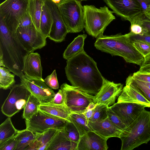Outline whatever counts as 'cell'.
Instances as JSON below:
<instances>
[{
    "instance_id": "6da1fadb",
    "label": "cell",
    "mask_w": 150,
    "mask_h": 150,
    "mask_svg": "<svg viewBox=\"0 0 150 150\" xmlns=\"http://www.w3.org/2000/svg\"><path fill=\"white\" fill-rule=\"evenodd\" d=\"M71 85L87 93L96 95L103 82V78L96 62L84 50L67 61L65 68Z\"/></svg>"
},
{
    "instance_id": "7a4b0ae2",
    "label": "cell",
    "mask_w": 150,
    "mask_h": 150,
    "mask_svg": "<svg viewBox=\"0 0 150 150\" xmlns=\"http://www.w3.org/2000/svg\"><path fill=\"white\" fill-rule=\"evenodd\" d=\"M16 31L10 30L0 18V66L20 77L24 74V61L29 53L19 41Z\"/></svg>"
},
{
    "instance_id": "3957f363",
    "label": "cell",
    "mask_w": 150,
    "mask_h": 150,
    "mask_svg": "<svg viewBox=\"0 0 150 150\" xmlns=\"http://www.w3.org/2000/svg\"><path fill=\"white\" fill-rule=\"evenodd\" d=\"M94 45L98 50L112 56L122 57L127 63L140 65L144 60V57L134 47L127 34L102 35L97 38Z\"/></svg>"
},
{
    "instance_id": "277c9868",
    "label": "cell",
    "mask_w": 150,
    "mask_h": 150,
    "mask_svg": "<svg viewBox=\"0 0 150 150\" xmlns=\"http://www.w3.org/2000/svg\"><path fill=\"white\" fill-rule=\"evenodd\" d=\"M120 138L121 150H132L150 141V111L144 109L137 119L123 130Z\"/></svg>"
},
{
    "instance_id": "5b68a950",
    "label": "cell",
    "mask_w": 150,
    "mask_h": 150,
    "mask_svg": "<svg viewBox=\"0 0 150 150\" xmlns=\"http://www.w3.org/2000/svg\"><path fill=\"white\" fill-rule=\"evenodd\" d=\"M83 8L84 28L89 35L94 38L103 35L106 27L115 19L113 11L106 6L98 8L85 5Z\"/></svg>"
},
{
    "instance_id": "8992f818",
    "label": "cell",
    "mask_w": 150,
    "mask_h": 150,
    "mask_svg": "<svg viewBox=\"0 0 150 150\" xmlns=\"http://www.w3.org/2000/svg\"><path fill=\"white\" fill-rule=\"evenodd\" d=\"M69 33H76L84 28V8L79 0H61L57 4Z\"/></svg>"
},
{
    "instance_id": "52a82bcc",
    "label": "cell",
    "mask_w": 150,
    "mask_h": 150,
    "mask_svg": "<svg viewBox=\"0 0 150 150\" xmlns=\"http://www.w3.org/2000/svg\"><path fill=\"white\" fill-rule=\"evenodd\" d=\"M60 89L63 95L64 105L72 112L83 113L89 104L93 102L94 96L76 87L64 83L60 86Z\"/></svg>"
},
{
    "instance_id": "ba28073f",
    "label": "cell",
    "mask_w": 150,
    "mask_h": 150,
    "mask_svg": "<svg viewBox=\"0 0 150 150\" xmlns=\"http://www.w3.org/2000/svg\"><path fill=\"white\" fill-rule=\"evenodd\" d=\"M29 0H5L0 5V18L11 30L16 31L20 20L27 11Z\"/></svg>"
},
{
    "instance_id": "9c48e42d",
    "label": "cell",
    "mask_w": 150,
    "mask_h": 150,
    "mask_svg": "<svg viewBox=\"0 0 150 150\" xmlns=\"http://www.w3.org/2000/svg\"><path fill=\"white\" fill-rule=\"evenodd\" d=\"M31 94L22 84L15 85L11 89L8 97L1 107L2 113L11 117L24 108Z\"/></svg>"
},
{
    "instance_id": "30bf717a",
    "label": "cell",
    "mask_w": 150,
    "mask_h": 150,
    "mask_svg": "<svg viewBox=\"0 0 150 150\" xmlns=\"http://www.w3.org/2000/svg\"><path fill=\"white\" fill-rule=\"evenodd\" d=\"M68 121L49 115L38 110L28 120H25L26 129L35 134L42 133L50 129H64Z\"/></svg>"
},
{
    "instance_id": "8fae6325",
    "label": "cell",
    "mask_w": 150,
    "mask_h": 150,
    "mask_svg": "<svg viewBox=\"0 0 150 150\" xmlns=\"http://www.w3.org/2000/svg\"><path fill=\"white\" fill-rule=\"evenodd\" d=\"M16 33L21 44L29 53L40 49L46 44V38L33 23L28 26H18Z\"/></svg>"
},
{
    "instance_id": "7c38bea8",
    "label": "cell",
    "mask_w": 150,
    "mask_h": 150,
    "mask_svg": "<svg viewBox=\"0 0 150 150\" xmlns=\"http://www.w3.org/2000/svg\"><path fill=\"white\" fill-rule=\"evenodd\" d=\"M113 13L124 20L131 22L137 15L142 12L137 0H103Z\"/></svg>"
},
{
    "instance_id": "4fadbf2b",
    "label": "cell",
    "mask_w": 150,
    "mask_h": 150,
    "mask_svg": "<svg viewBox=\"0 0 150 150\" xmlns=\"http://www.w3.org/2000/svg\"><path fill=\"white\" fill-rule=\"evenodd\" d=\"M20 78L21 83L36 97L41 103L49 102L54 97L55 93L44 80L29 78L24 74Z\"/></svg>"
},
{
    "instance_id": "5bb4252c",
    "label": "cell",
    "mask_w": 150,
    "mask_h": 150,
    "mask_svg": "<svg viewBox=\"0 0 150 150\" xmlns=\"http://www.w3.org/2000/svg\"><path fill=\"white\" fill-rule=\"evenodd\" d=\"M110 107L126 127L133 122L146 107L140 104L123 102H117Z\"/></svg>"
},
{
    "instance_id": "9a60e30c",
    "label": "cell",
    "mask_w": 150,
    "mask_h": 150,
    "mask_svg": "<svg viewBox=\"0 0 150 150\" xmlns=\"http://www.w3.org/2000/svg\"><path fill=\"white\" fill-rule=\"evenodd\" d=\"M45 2L51 12L53 23L48 38L57 42L63 41L68 31L57 5L50 0Z\"/></svg>"
},
{
    "instance_id": "2e32d148",
    "label": "cell",
    "mask_w": 150,
    "mask_h": 150,
    "mask_svg": "<svg viewBox=\"0 0 150 150\" xmlns=\"http://www.w3.org/2000/svg\"><path fill=\"white\" fill-rule=\"evenodd\" d=\"M123 88L122 84L115 83L104 77L103 86L98 93L94 96L93 102L96 105L104 104L109 106L113 105L121 93Z\"/></svg>"
},
{
    "instance_id": "e0dca14e",
    "label": "cell",
    "mask_w": 150,
    "mask_h": 150,
    "mask_svg": "<svg viewBox=\"0 0 150 150\" xmlns=\"http://www.w3.org/2000/svg\"><path fill=\"white\" fill-rule=\"evenodd\" d=\"M107 140L90 131L80 137L76 150H107Z\"/></svg>"
},
{
    "instance_id": "ac0fdd59",
    "label": "cell",
    "mask_w": 150,
    "mask_h": 150,
    "mask_svg": "<svg viewBox=\"0 0 150 150\" xmlns=\"http://www.w3.org/2000/svg\"><path fill=\"white\" fill-rule=\"evenodd\" d=\"M41 57L37 52L29 53L24 61L23 72L27 77L43 80Z\"/></svg>"
},
{
    "instance_id": "d6986e66",
    "label": "cell",
    "mask_w": 150,
    "mask_h": 150,
    "mask_svg": "<svg viewBox=\"0 0 150 150\" xmlns=\"http://www.w3.org/2000/svg\"><path fill=\"white\" fill-rule=\"evenodd\" d=\"M87 125L91 131L107 139L113 137L120 138L123 131L114 125L108 117L104 120L95 122L88 121Z\"/></svg>"
},
{
    "instance_id": "ffe728a7",
    "label": "cell",
    "mask_w": 150,
    "mask_h": 150,
    "mask_svg": "<svg viewBox=\"0 0 150 150\" xmlns=\"http://www.w3.org/2000/svg\"><path fill=\"white\" fill-rule=\"evenodd\" d=\"M117 103H131L140 104L150 108V101L134 86L126 84L117 99Z\"/></svg>"
},
{
    "instance_id": "44dd1931",
    "label": "cell",
    "mask_w": 150,
    "mask_h": 150,
    "mask_svg": "<svg viewBox=\"0 0 150 150\" xmlns=\"http://www.w3.org/2000/svg\"><path fill=\"white\" fill-rule=\"evenodd\" d=\"M77 144L69 139L63 129L59 130L54 135L47 150H76Z\"/></svg>"
},
{
    "instance_id": "7402d4cb",
    "label": "cell",
    "mask_w": 150,
    "mask_h": 150,
    "mask_svg": "<svg viewBox=\"0 0 150 150\" xmlns=\"http://www.w3.org/2000/svg\"><path fill=\"white\" fill-rule=\"evenodd\" d=\"M38 110L50 116L69 122V115L72 112L64 105H57L48 103H41Z\"/></svg>"
},
{
    "instance_id": "603a6c76",
    "label": "cell",
    "mask_w": 150,
    "mask_h": 150,
    "mask_svg": "<svg viewBox=\"0 0 150 150\" xmlns=\"http://www.w3.org/2000/svg\"><path fill=\"white\" fill-rule=\"evenodd\" d=\"M59 130L50 129L42 133L36 134L35 140L25 150H47L50 143Z\"/></svg>"
},
{
    "instance_id": "cb8c5ba5",
    "label": "cell",
    "mask_w": 150,
    "mask_h": 150,
    "mask_svg": "<svg viewBox=\"0 0 150 150\" xmlns=\"http://www.w3.org/2000/svg\"><path fill=\"white\" fill-rule=\"evenodd\" d=\"M87 35H78L67 46L63 54V57L67 60L84 51V41Z\"/></svg>"
},
{
    "instance_id": "d4e9b609",
    "label": "cell",
    "mask_w": 150,
    "mask_h": 150,
    "mask_svg": "<svg viewBox=\"0 0 150 150\" xmlns=\"http://www.w3.org/2000/svg\"><path fill=\"white\" fill-rule=\"evenodd\" d=\"M45 1V0H29L27 9L33 24L40 32L42 8Z\"/></svg>"
},
{
    "instance_id": "484cf974",
    "label": "cell",
    "mask_w": 150,
    "mask_h": 150,
    "mask_svg": "<svg viewBox=\"0 0 150 150\" xmlns=\"http://www.w3.org/2000/svg\"><path fill=\"white\" fill-rule=\"evenodd\" d=\"M53 23L50 11L45 1L42 8L40 22V32L46 38H48Z\"/></svg>"
},
{
    "instance_id": "4316f807",
    "label": "cell",
    "mask_w": 150,
    "mask_h": 150,
    "mask_svg": "<svg viewBox=\"0 0 150 150\" xmlns=\"http://www.w3.org/2000/svg\"><path fill=\"white\" fill-rule=\"evenodd\" d=\"M36 136V134L26 128L19 130L17 134V143L15 150H25L35 140Z\"/></svg>"
},
{
    "instance_id": "83f0119b",
    "label": "cell",
    "mask_w": 150,
    "mask_h": 150,
    "mask_svg": "<svg viewBox=\"0 0 150 150\" xmlns=\"http://www.w3.org/2000/svg\"><path fill=\"white\" fill-rule=\"evenodd\" d=\"M19 130L13 125L10 117H8L0 125V144L15 135Z\"/></svg>"
},
{
    "instance_id": "f1b7e54d",
    "label": "cell",
    "mask_w": 150,
    "mask_h": 150,
    "mask_svg": "<svg viewBox=\"0 0 150 150\" xmlns=\"http://www.w3.org/2000/svg\"><path fill=\"white\" fill-rule=\"evenodd\" d=\"M69 120L75 126L81 137L91 131L86 125V117L82 113L72 112L69 115Z\"/></svg>"
},
{
    "instance_id": "f546056e",
    "label": "cell",
    "mask_w": 150,
    "mask_h": 150,
    "mask_svg": "<svg viewBox=\"0 0 150 150\" xmlns=\"http://www.w3.org/2000/svg\"><path fill=\"white\" fill-rule=\"evenodd\" d=\"M40 103L39 100L31 94L23 108V118L25 120L30 119L38 111Z\"/></svg>"
},
{
    "instance_id": "4dcf8cb0",
    "label": "cell",
    "mask_w": 150,
    "mask_h": 150,
    "mask_svg": "<svg viewBox=\"0 0 150 150\" xmlns=\"http://www.w3.org/2000/svg\"><path fill=\"white\" fill-rule=\"evenodd\" d=\"M5 67H0V88L4 90L11 88L15 85V74Z\"/></svg>"
},
{
    "instance_id": "1f68e13d",
    "label": "cell",
    "mask_w": 150,
    "mask_h": 150,
    "mask_svg": "<svg viewBox=\"0 0 150 150\" xmlns=\"http://www.w3.org/2000/svg\"><path fill=\"white\" fill-rule=\"evenodd\" d=\"M109 106L104 104L96 105L93 114L88 121L94 122L103 120L107 118V109Z\"/></svg>"
},
{
    "instance_id": "d6a6232c",
    "label": "cell",
    "mask_w": 150,
    "mask_h": 150,
    "mask_svg": "<svg viewBox=\"0 0 150 150\" xmlns=\"http://www.w3.org/2000/svg\"><path fill=\"white\" fill-rule=\"evenodd\" d=\"M131 84L137 88L146 98L150 101V89L141 81L129 75L127 79L126 84Z\"/></svg>"
},
{
    "instance_id": "836d02e7",
    "label": "cell",
    "mask_w": 150,
    "mask_h": 150,
    "mask_svg": "<svg viewBox=\"0 0 150 150\" xmlns=\"http://www.w3.org/2000/svg\"><path fill=\"white\" fill-rule=\"evenodd\" d=\"M132 22L137 23L142 27L143 35H150V18L146 16L144 13L142 12L136 16L130 23Z\"/></svg>"
},
{
    "instance_id": "e575fe53",
    "label": "cell",
    "mask_w": 150,
    "mask_h": 150,
    "mask_svg": "<svg viewBox=\"0 0 150 150\" xmlns=\"http://www.w3.org/2000/svg\"><path fill=\"white\" fill-rule=\"evenodd\" d=\"M64 129L66 135L71 141L78 143L81 136L77 129L72 122H68Z\"/></svg>"
},
{
    "instance_id": "d590c367",
    "label": "cell",
    "mask_w": 150,
    "mask_h": 150,
    "mask_svg": "<svg viewBox=\"0 0 150 150\" xmlns=\"http://www.w3.org/2000/svg\"><path fill=\"white\" fill-rule=\"evenodd\" d=\"M131 41L134 47L144 57L150 53V43L138 40Z\"/></svg>"
},
{
    "instance_id": "8d00e7d4",
    "label": "cell",
    "mask_w": 150,
    "mask_h": 150,
    "mask_svg": "<svg viewBox=\"0 0 150 150\" xmlns=\"http://www.w3.org/2000/svg\"><path fill=\"white\" fill-rule=\"evenodd\" d=\"M107 114L108 118L116 127L122 130L126 128L127 127L125 125L109 106L108 108Z\"/></svg>"
},
{
    "instance_id": "74e56055",
    "label": "cell",
    "mask_w": 150,
    "mask_h": 150,
    "mask_svg": "<svg viewBox=\"0 0 150 150\" xmlns=\"http://www.w3.org/2000/svg\"><path fill=\"white\" fill-rule=\"evenodd\" d=\"M44 80L46 84L52 89L57 90L59 88V83L55 69L51 74L47 76Z\"/></svg>"
},
{
    "instance_id": "f35d334b",
    "label": "cell",
    "mask_w": 150,
    "mask_h": 150,
    "mask_svg": "<svg viewBox=\"0 0 150 150\" xmlns=\"http://www.w3.org/2000/svg\"><path fill=\"white\" fill-rule=\"evenodd\" d=\"M16 136L17 134L4 142L0 144V150H15L17 143Z\"/></svg>"
},
{
    "instance_id": "ab89813d",
    "label": "cell",
    "mask_w": 150,
    "mask_h": 150,
    "mask_svg": "<svg viewBox=\"0 0 150 150\" xmlns=\"http://www.w3.org/2000/svg\"><path fill=\"white\" fill-rule=\"evenodd\" d=\"M137 72L150 74V53L144 57V60L140 65L139 70Z\"/></svg>"
},
{
    "instance_id": "60d3db41",
    "label": "cell",
    "mask_w": 150,
    "mask_h": 150,
    "mask_svg": "<svg viewBox=\"0 0 150 150\" xmlns=\"http://www.w3.org/2000/svg\"><path fill=\"white\" fill-rule=\"evenodd\" d=\"M33 23L31 16L27 11L20 20L18 27H26Z\"/></svg>"
},
{
    "instance_id": "b9f144b4",
    "label": "cell",
    "mask_w": 150,
    "mask_h": 150,
    "mask_svg": "<svg viewBox=\"0 0 150 150\" xmlns=\"http://www.w3.org/2000/svg\"><path fill=\"white\" fill-rule=\"evenodd\" d=\"M48 103L57 105H64L63 95L61 89L55 94L53 99Z\"/></svg>"
},
{
    "instance_id": "7bdbcfd3",
    "label": "cell",
    "mask_w": 150,
    "mask_h": 150,
    "mask_svg": "<svg viewBox=\"0 0 150 150\" xmlns=\"http://www.w3.org/2000/svg\"><path fill=\"white\" fill-rule=\"evenodd\" d=\"M131 40H142L150 43V35L146 34L143 35H135L130 32L127 33Z\"/></svg>"
},
{
    "instance_id": "ee69618b",
    "label": "cell",
    "mask_w": 150,
    "mask_h": 150,
    "mask_svg": "<svg viewBox=\"0 0 150 150\" xmlns=\"http://www.w3.org/2000/svg\"><path fill=\"white\" fill-rule=\"evenodd\" d=\"M132 76L139 80L150 83V74L140 73L137 71L133 73Z\"/></svg>"
},
{
    "instance_id": "f6af8a7d",
    "label": "cell",
    "mask_w": 150,
    "mask_h": 150,
    "mask_svg": "<svg viewBox=\"0 0 150 150\" xmlns=\"http://www.w3.org/2000/svg\"><path fill=\"white\" fill-rule=\"evenodd\" d=\"M130 23L131 33L135 35H142L143 34V29L140 25L134 22Z\"/></svg>"
},
{
    "instance_id": "bcb514c9",
    "label": "cell",
    "mask_w": 150,
    "mask_h": 150,
    "mask_svg": "<svg viewBox=\"0 0 150 150\" xmlns=\"http://www.w3.org/2000/svg\"><path fill=\"white\" fill-rule=\"evenodd\" d=\"M140 4L142 12L144 13L150 5V0H137Z\"/></svg>"
},
{
    "instance_id": "7dc6e473",
    "label": "cell",
    "mask_w": 150,
    "mask_h": 150,
    "mask_svg": "<svg viewBox=\"0 0 150 150\" xmlns=\"http://www.w3.org/2000/svg\"><path fill=\"white\" fill-rule=\"evenodd\" d=\"M94 109L85 110L82 113L84 115L86 119V124L87 125L89 119L92 116L94 111Z\"/></svg>"
},
{
    "instance_id": "c3c4849f",
    "label": "cell",
    "mask_w": 150,
    "mask_h": 150,
    "mask_svg": "<svg viewBox=\"0 0 150 150\" xmlns=\"http://www.w3.org/2000/svg\"><path fill=\"white\" fill-rule=\"evenodd\" d=\"M144 13L146 16L150 18V5L147 8Z\"/></svg>"
},
{
    "instance_id": "681fc988",
    "label": "cell",
    "mask_w": 150,
    "mask_h": 150,
    "mask_svg": "<svg viewBox=\"0 0 150 150\" xmlns=\"http://www.w3.org/2000/svg\"><path fill=\"white\" fill-rule=\"evenodd\" d=\"M141 82L146 86H147L149 89H150V83L144 82L141 81Z\"/></svg>"
},
{
    "instance_id": "f907efd6",
    "label": "cell",
    "mask_w": 150,
    "mask_h": 150,
    "mask_svg": "<svg viewBox=\"0 0 150 150\" xmlns=\"http://www.w3.org/2000/svg\"><path fill=\"white\" fill-rule=\"evenodd\" d=\"M54 3L57 4L59 3L61 0H50Z\"/></svg>"
},
{
    "instance_id": "816d5d0a",
    "label": "cell",
    "mask_w": 150,
    "mask_h": 150,
    "mask_svg": "<svg viewBox=\"0 0 150 150\" xmlns=\"http://www.w3.org/2000/svg\"><path fill=\"white\" fill-rule=\"evenodd\" d=\"M80 0L81 1H87V0Z\"/></svg>"
}]
</instances>
